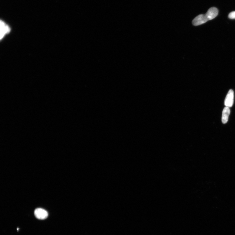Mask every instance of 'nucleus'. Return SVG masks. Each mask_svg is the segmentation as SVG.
Instances as JSON below:
<instances>
[{"label":"nucleus","instance_id":"obj_6","mask_svg":"<svg viewBox=\"0 0 235 235\" xmlns=\"http://www.w3.org/2000/svg\"><path fill=\"white\" fill-rule=\"evenodd\" d=\"M228 17L230 19H235V11L232 12L230 13L228 15Z\"/></svg>","mask_w":235,"mask_h":235},{"label":"nucleus","instance_id":"obj_4","mask_svg":"<svg viewBox=\"0 0 235 235\" xmlns=\"http://www.w3.org/2000/svg\"><path fill=\"white\" fill-rule=\"evenodd\" d=\"M230 113V110L229 108L226 107L223 110L222 116V122L225 124L228 122L229 115Z\"/></svg>","mask_w":235,"mask_h":235},{"label":"nucleus","instance_id":"obj_2","mask_svg":"<svg viewBox=\"0 0 235 235\" xmlns=\"http://www.w3.org/2000/svg\"><path fill=\"white\" fill-rule=\"evenodd\" d=\"M234 92L232 90H230L227 94L224 104L226 107L229 108L231 107L233 105L234 102Z\"/></svg>","mask_w":235,"mask_h":235},{"label":"nucleus","instance_id":"obj_1","mask_svg":"<svg viewBox=\"0 0 235 235\" xmlns=\"http://www.w3.org/2000/svg\"><path fill=\"white\" fill-rule=\"evenodd\" d=\"M218 11L216 7H212L205 14H200L196 17L193 20V25L197 26L202 25L209 20H212L217 16Z\"/></svg>","mask_w":235,"mask_h":235},{"label":"nucleus","instance_id":"obj_5","mask_svg":"<svg viewBox=\"0 0 235 235\" xmlns=\"http://www.w3.org/2000/svg\"><path fill=\"white\" fill-rule=\"evenodd\" d=\"M1 39L6 33L10 31V28L3 21H1Z\"/></svg>","mask_w":235,"mask_h":235},{"label":"nucleus","instance_id":"obj_3","mask_svg":"<svg viewBox=\"0 0 235 235\" xmlns=\"http://www.w3.org/2000/svg\"><path fill=\"white\" fill-rule=\"evenodd\" d=\"M34 215L36 218L39 219H44L48 217V213L47 211L42 208L36 209L34 211Z\"/></svg>","mask_w":235,"mask_h":235}]
</instances>
